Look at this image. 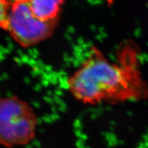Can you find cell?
Wrapping results in <instances>:
<instances>
[{
  "label": "cell",
  "instance_id": "5b68a950",
  "mask_svg": "<svg viewBox=\"0 0 148 148\" xmlns=\"http://www.w3.org/2000/svg\"><path fill=\"white\" fill-rule=\"evenodd\" d=\"M9 10L8 0H0V29L5 27Z\"/></svg>",
  "mask_w": 148,
  "mask_h": 148
},
{
  "label": "cell",
  "instance_id": "6da1fadb",
  "mask_svg": "<svg viewBox=\"0 0 148 148\" xmlns=\"http://www.w3.org/2000/svg\"><path fill=\"white\" fill-rule=\"evenodd\" d=\"M67 85L74 98L88 105L138 101L148 94L133 56L123 50L118 62H113L95 46L67 78Z\"/></svg>",
  "mask_w": 148,
  "mask_h": 148
},
{
  "label": "cell",
  "instance_id": "277c9868",
  "mask_svg": "<svg viewBox=\"0 0 148 148\" xmlns=\"http://www.w3.org/2000/svg\"><path fill=\"white\" fill-rule=\"evenodd\" d=\"M65 0H29L35 16L44 22L59 21L61 8Z\"/></svg>",
  "mask_w": 148,
  "mask_h": 148
},
{
  "label": "cell",
  "instance_id": "3957f363",
  "mask_svg": "<svg viewBox=\"0 0 148 148\" xmlns=\"http://www.w3.org/2000/svg\"><path fill=\"white\" fill-rule=\"evenodd\" d=\"M9 10L4 30L23 48L38 45L51 36L58 21L44 22L32 12L29 0H8Z\"/></svg>",
  "mask_w": 148,
  "mask_h": 148
},
{
  "label": "cell",
  "instance_id": "7a4b0ae2",
  "mask_svg": "<svg viewBox=\"0 0 148 148\" xmlns=\"http://www.w3.org/2000/svg\"><path fill=\"white\" fill-rule=\"evenodd\" d=\"M38 117L32 106L17 96L0 98V145L8 148L28 145L36 135Z\"/></svg>",
  "mask_w": 148,
  "mask_h": 148
}]
</instances>
